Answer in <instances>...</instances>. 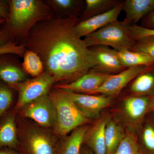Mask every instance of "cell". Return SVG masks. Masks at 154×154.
<instances>
[{
  "instance_id": "22",
  "label": "cell",
  "mask_w": 154,
  "mask_h": 154,
  "mask_svg": "<svg viewBox=\"0 0 154 154\" xmlns=\"http://www.w3.org/2000/svg\"><path fill=\"white\" fill-rule=\"evenodd\" d=\"M117 54L122 64L125 68L131 67L154 65V59L143 53L130 50L118 51Z\"/></svg>"
},
{
  "instance_id": "21",
  "label": "cell",
  "mask_w": 154,
  "mask_h": 154,
  "mask_svg": "<svg viewBox=\"0 0 154 154\" xmlns=\"http://www.w3.org/2000/svg\"><path fill=\"white\" fill-rule=\"evenodd\" d=\"M125 136L119 125L112 119H107L105 129L106 154H113Z\"/></svg>"
},
{
  "instance_id": "8",
  "label": "cell",
  "mask_w": 154,
  "mask_h": 154,
  "mask_svg": "<svg viewBox=\"0 0 154 154\" xmlns=\"http://www.w3.org/2000/svg\"><path fill=\"white\" fill-rule=\"evenodd\" d=\"M20 110L22 116L32 119L41 127L48 128L54 126L55 112L49 94L30 102Z\"/></svg>"
},
{
  "instance_id": "4",
  "label": "cell",
  "mask_w": 154,
  "mask_h": 154,
  "mask_svg": "<svg viewBox=\"0 0 154 154\" xmlns=\"http://www.w3.org/2000/svg\"><path fill=\"white\" fill-rule=\"evenodd\" d=\"M130 25L118 20L111 22L84 38L88 47L103 45L118 51L130 50L135 41L130 31Z\"/></svg>"
},
{
  "instance_id": "20",
  "label": "cell",
  "mask_w": 154,
  "mask_h": 154,
  "mask_svg": "<svg viewBox=\"0 0 154 154\" xmlns=\"http://www.w3.org/2000/svg\"><path fill=\"white\" fill-rule=\"evenodd\" d=\"M89 128L84 125L72 131L60 145L59 154H81L82 146Z\"/></svg>"
},
{
  "instance_id": "23",
  "label": "cell",
  "mask_w": 154,
  "mask_h": 154,
  "mask_svg": "<svg viewBox=\"0 0 154 154\" xmlns=\"http://www.w3.org/2000/svg\"><path fill=\"white\" fill-rule=\"evenodd\" d=\"M22 69L26 74L33 78L42 74L45 72L44 65L41 58L36 52L26 49L22 62Z\"/></svg>"
},
{
  "instance_id": "30",
  "label": "cell",
  "mask_w": 154,
  "mask_h": 154,
  "mask_svg": "<svg viewBox=\"0 0 154 154\" xmlns=\"http://www.w3.org/2000/svg\"><path fill=\"white\" fill-rule=\"evenodd\" d=\"M77 2L76 1L73 0H53L50 2L56 8L66 11L74 9Z\"/></svg>"
},
{
  "instance_id": "2",
  "label": "cell",
  "mask_w": 154,
  "mask_h": 154,
  "mask_svg": "<svg viewBox=\"0 0 154 154\" xmlns=\"http://www.w3.org/2000/svg\"><path fill=\"white\" fill-rule=\"evenodd\" d=\"M8 2V15L1 27L5 30L11 41L19 37L27 38L36 24L53 16L51 9L40 0Z\"/></svg>"
},
{
  "instance_id": "29",
  "label": "cell",
  "mask_w": 154,
  "mask_h": 154,
  "mask_svg": "<svg viewBox=\"0 0 154 154\" xmlns=\"http://www.w3.org/2000/svg\"><path fill=\"white\" fill-rule=\"evenodd\" d=\"M130 31L135 41L145 36H154V30L143 28L137 25L130 26Z\"/></svg>"
},
{
  "instance_id": "15",
  "label": "cell",
  "mask_w": 154,
  "mask_h": 154,
  "mask_svg": "<svg viewBox=\"0 0 154 154\" xmlns=\"http://www.w3.org/2000/svg\"><path fill=\"white\" fill-rule=\"evenodd\" d=\"M137 140L143 154H154V111L149 112L138 126Z\"/></svg>"
},
{
  "instance_id": "9",
  "label": "cell",
  "mask_w": 154,
  "mask_h": 154,
  "mask_svg": "<svg viewBox=\"0 0 154 154\" xmlns=\"http://www.w3.org/2000/svg\"><path fill=\"white\" fill-rule=\"evenodd\" d=\"M147 67L145 66L131 67L118 74L112 75L91 95L101 94L108 97L116 96L120 93L131 81L134 79Z\"/></svg>"
},
{
  "instance_id": "36",
  "label": "cell",
  "mask_w": 154,
  "mask_h": 154,
  "mask_svg": "<svg viewBox=\"0 0 154 154\" xmlns=\"http://www.w3.org/2000/svg\"><path fill=\"white\" fill-rule=\"evenodd\" d=\"M150 111H154V95L152 96L151 102Z\"/></svg>"
},
{
  "instance_id": "10",
  "label": "cell",
  "mask_w": 154,
  "mask_h": 154,
  "mask_svg": "<svg viewBox=\"0 0 154 154\" xmlns=\"http://www.w3.org/2000/svg\"><path fill=\"white\" fill-rule=\"evenodd\" d=\"M112 75L91 70L74 82L68 84H55L54 87L67 92L91 95Z\"/></svg>"
},
{
  "instance_id": "1",
  "label": "cell",
  "mask_w": 154,
  "mask_h": 154,
  "mask_svg": "<svg viewBox=\"0 0 154 154\" xmlns=\"http://www.w3.org/2000/svg\"><path fill=\"white\" fill-rule=\"evenodd\" d=\"M79 21L76 15L53 16L36 24L27 38L26 48L38 54L55 83L72 82L92 69L90 48L75 30Z\"/></svg>"
},
{
  "instance_id": "17",
  "label": "cell",
  "mask_w": 154,
  "mask_h": 154,
  "mask_svg": "<svg viewBox=\"0 0 154 154\" xmlns=\"http://www.w3.org/2000/svg\"><path fill=\"white\" fill-rule=\"evenodd\" d=\"M107 119L102 118L88 129L85 140L94 154H106L105 129Z\"/></svg>"
},
{
  "instance_id": "31",
  "label": "cell",
  "mask_w": 154,
  "mask_h": 154,
  "mask_svg": "<svg viewBox=\"0 0 154 154\" xmlns=\"http://www.w3.org/2000/svg\"><path fill=\"white\" fill-rule=\"evenodd\" d=\"M142 27L154 30V10L143 19Z\"/></svg>"
},
{
  "instance_id": "33",
  "label": "cell",
  "mask_w": 154,
  "mask_h": 154,
  "mask_svg": "<svg viewBox=\"0 0 154 154\" xmlns=\"http://www.w3.org/2000/svg\"><path fill=\"white\" fill-rule=\"evenodd\" d=\"M11 41L8 33L2 27H0V45Z\"/></svg>"
},
{
  "instance_id": "28",
  "label": "cell",
  "mask_w": 154,
  "mask_h": 154,
  "mask_svg": "<svg viewBox=\"0 0 154 154\" xmlns=\"http://www.w3.org/2000/svg\"><path fill=\"white\" fill-rule=\"evenodd\" d=\"M26 50L25 45L10 41L6 44L0 45V55L10 54L23 57Z\"/></svg>"
},
{
  "instance_id": "3",
  "label": "cell",
  "mask_w": 154,
  "mask_h": 154,
  "mask_svg": "<svg viewBox=\"0 0 154 154\" xmlns=\"http://www.w3.org/2000/svg\"><path fill=\"white\" fill-rule=\"evenodd\" d=\"M49 96L55 112V123L53 128L57 135L65 136L90 122L89 119L80 111L63 91L54 88L50 92Z\"/></svg>"
},
{
  "instance_id": "18",
  "label": "cell",
  "mask_w": 154,
  "mask_h": 154,
  "mask_svg": "<svg viewBox=\"0 0 154 154\" xmlns=\"http://www.w3.org/2000/svg\"><path fill=\"white\" fill-rule=\"evenodd\" d=\"M130 91L136 95L152 96L154 95V65L146 69L134 80Z\"/></svg>"
},
{
  "instance_id": "25",
  "label": "cell",
  "mask_w": 154,
  "mask_h": 154,
  "mask_svg": "<svg viewBox=\"0 0 154 154\" xmlns=\"http://www.w3.org/2000/svg\"><path fill=\"white\" fill-rule=\"evenodd\" d=\"M113 154H143L137 138L132 134L125 136Z\"/></svg>"
},
{
  "instance_id": "14",
  "label": "cell",
  "mask_w": 154,
  "mask_h": 154,
  "mask_svg": "<svg viewBox=\"0 0 154 154\" xmlns=\"http://www.w3.org/2000/svg\"><path fill=\"white\" fill-rule=\"evenodd\" d=\"M154 10V0H125L123 2L124 21L129 25H136Z\"/></svg>"
},
{
  "instance_id": "24",
  "label": "cell",
  "mask_w": 154,
  "mask_h": 154,
  "mask_svg": "<svg viewBox=\"0 0 154 154\" xmlns=\"http://www.w3.org/2000/svg\"><path fill=\"white\" fill-rule=\"evenodd\" d=\"M119 3L116 0H86L83 20L110 11Z\"/></svg>"
},
{
  "instance_id": "13",
  "label": "cell",
  "mask_w": 154,
  "mask_h": 154,
  "mask_svg": "<svg viewBox=\"0 0 154 154\" xmlns=\"http://www.w3.org/2000/svg\"><path fill=\"white\" fill-rule=\"evenodd\" d=\"M152 96L135 95L125 100L123 110L127 118L139 126L146 115L150 112Z\"/></svg>"
},
{
  "instance_id": "12",
  "label": "cell",
  "mask_w": 154,
  "mask_h": 154,
  "mask_svg": "<svg viewBox=\"0 0 154 154\" xmlns=\"http://www.w3.org/2000/svg\"><path fill=\"white\" fill-rule=\"evenodd\" d=\"M123 9V2H120L113 9L85 20L79 21L75 27L78 36L86 37L111 22L117 20Z\"/></svg>"
},
{
  "instance_id": "32",
  "label": "cell",
  "mask_w": 154,
  "mask_h": 154,
  "mask_svg": "<svg viewBox=\"0 0 154 154\" xmlns=\"http://www.w3.org/2000/svg\"><path fill=\"white\" fill-rule=\"evenodd\" d=\"M9 5L8 1L0 0V17L7 19L8 15Z\"/></svg>"
},
{
  "instance_id": "26",
  "label": "cell",
  "mask_w": 154,
  "mask_h": 154,
  "mask_svg": "<svg viewBox=\"0 0 154 154\" xmlns=\"http://www.w3.org/2000/svg\"><path fill=\"white\" fill-rule=\"evenodd\" d=\"M130 51L143 53L154 59V36H145L135 40Z\"/></svg>"
},
{
  "instance_id": "7",
  "label": "cell",
  "mask_w": 154,
  "mask_h": 154,
  "mask_svg": "<svg viewBox=\"0 0 154 154\" xmlns=\"http://www.w3.org/2000/svg\"><path fill=\"white\" fill-rule=\"evenodd\" d=\"M92 70L114 75L126 68L122 64L117 51L103 45L89 47Z\"/></svg>"
},
{
  "instance_id": "37",
  "label": "cell",
  "mask_w": 154,
  "mask_h": 154,
  "mask_svg": "<svg viewBox=\"0 0 154 154\" xmlns=\"http://www.w3.org/2000/svg\"><path fill=\"white\" fill-rule=\"evenodd\" d=\"M6 20L0 17V27L3 25L4 23L5 22Z\"/></svg>"
},
{
  "instance_id": "19",
  "label": "cell",
  "mask_w": 154,
  "mask_h": 154,
  "mask_svg": "<svg viewBox=\"0 0 154 154\" xmlns=\"http://www.w3.org/2000/svg\"><path fill=\"white\" fill-rule=\"evenodd\" d=\"M19 144L15 116L11 113L0 124V148H16Z\"/></svg>"
},
{
  "instance_id": "6",
  "label": "cell",
  "mask_w": 154,
  "mask_h": 154,
  "mask_svg": "<svg viewBox=\"0 0 154 154\" xmlns=\"http://www.w3.org/2000/svg\"><path fill=\"white\" fill-rule=\"evenodd\" d=\"M54 83L51 75L45 71L36 78L9 86L17 90L19 94L16 109L20 110L30 102L48 95Z\"/></svg>"
},
{
  "instance_id": "16",
  "label": "cell",
  "mask_w": 154,
  "mask_h": 154,
  "mask_svg": "<svg viewBox=\"0 0 154 154\" xmlns=\"http://www.w3.org/2000/svg\"><path fill=\"white\" fill-rule=\"evenodd\" d=\"M5 56L0 55V80L10 87L27 80L22 68Z\"/></svg>"
},
{
  "instance_id": "27",
  "label": "cell",
  "mask_w": 154,
  "mask_h": 154,
  "mask_svg": "<svg viewBox=\"0 0 154 154\" xmlns=\"http://www.w3.org/2000/svg\"><path fill=\"white\" fill-rule=\"evenodd\" d=\"M11 87L0 82V118L11 106L13 100V94Z\"/></svg>"
},
{
  "instance_id": "35",
  "label": "cell",
  "mask_w": 154,
  "mask_h": 154,
  "mask_svg": "<svg viewBox=\"0 0 154 154\" xmlns=\"http://www.w3.org/2000/svg\"><path fill=\"white\" fill-rule=\"evenodd\" d=\"M81 154H94L91 150L86 149H83L81 150Z\"/></svg>"
},
{
  "instance_id": "5",
  "label": "cell",
  "mask_w": 154,
  "mask_h": 154,
  "mask_svg": "<svg viewBox=\"0 0 154 154\" xmlns=\"http://www.w3.org/2000/svg\"><path fill=\"white\" fill-rule=\"evenodd\" d=\"M45 129L32 125H23L20 136L23 154H59L57 140Z\"/></svg>"
},
{
  "instance_id": "11",
  "label": "cell",
  "mask_w": 154,
  "mask_h": 154,
  "mask_svg": "<svg viewBox=\"0 0 154 154\" xmlns=\"http://www.w3.org/2000/svg\"><path fill=\"white\" fill-rule=\"evenodd\" d=\"M63 91L88 119L96 117L101 110L111 103V99L105 95H88Z\"/></svg>"
},
{
  "instance_id": "34",
  "label": "cell",
  "mask_w": 154,
  "mask_h": 154,
  "mask_svg": "<svg viewBox=\"0 0 154 154\" xmlns=\"http://www.w3.org/2000/svg\"><path fill=\"white\" fill-rule=\"evenodd\" d=\"M0 154H19L13 151L0 149Z\"/></svg>"
}]
</instances>
